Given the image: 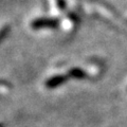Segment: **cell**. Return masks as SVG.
I'll return each instance as SVG.
<instances>
[{
    "instance_id": "obj_1",
    "label": "cell",
    "mask_w": 127,
    "mask_h": 127,
    "mask_svg": "<svg viewBox=\"0 0 127 127\" xmlns=\"http://www.w3.org/2000/svg\"><path fill=\"white\" fill-rule=\"evenodd\" d=\"M32 27L37 29V28H55L57 26V22L52 19H37L33 21Z\"/></svg>"
},
{
    "instance_id": "obj_2",
    "label": "cell",
    "mask_w": 127,
    "mask_h": 127,
    "mask_svg": "<svg viewBox=\"0 0 127 127\" xmlns=\"http://www.w3.org/2000/svg\"><path fill=\"white\" fill-rule=\"evenodd\" d=\"M64 82H65V77L62 76V75H56V76L48 79L46 84L48 88H54V87H57L61 84H63Z\"/></svg>"
},
{
    "instance_id": "obj_3",
    "label": "cell",
    "mask_w": 127,
    "mask_h": 127,
    "mask_svg": "<svg viewBox=\"0 0 127 127\" xmlns=\"http://www.w3.org/2000/svg\"><path fill=\"white\" fill-rule=\"evenodd\" d=\"M71 75H72V77H75V78H84V72H83L82 70L79 69H74V70H71L70 71Z\"/></svg>"
}]
</instances>
